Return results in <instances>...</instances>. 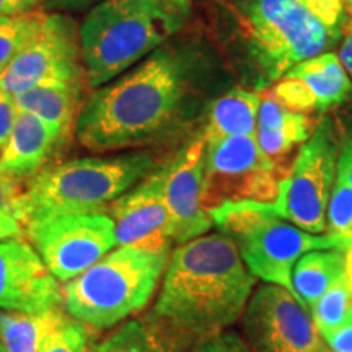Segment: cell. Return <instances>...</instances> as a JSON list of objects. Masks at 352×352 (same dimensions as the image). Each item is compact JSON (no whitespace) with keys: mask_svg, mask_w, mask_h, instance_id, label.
Returning <instances> with one entry per match:
<instances>
[{"mask_svg":"<svg viewBox=\"0 0 352 352\" xmlns=\"http://www.w3.org/2000/svg\"><path fill=\"white\" fill-rule=\"evenodd\" d=\"M327 232L347 250L352 248V188L340 176L334 179L328 202Z\"/></svg>","mask_w":352,"mask_h":352,"instance_id":"cell-26","label":"cell"},{"mask_svg":"<svg viewBox=\"0 0 352 352\" xmlns=\"http://www.w3.org/2000/svg\"><path fill=\"white\" fill-rule=\"evenodd\" d=\"M82 88V83H46L15 95V103L20 111L32 113L50 126L60 145L76 129Z\"/></svg>","mask_w":352,"mask_h":352,"instance_id":"cell-18","label":"cell"},{"mask_svg":"<svg viewBox=\"0 0 352 352\" xmlns=\"http://www.w3.org/2000/svg\"><path fill=\"white\" fill-rule=\"evenodd\" d=\"M241 78L267 90L294 65L333 51L349 16L344 0H214Z\"/></svg>","mask_w":352,"mask_h":352,"instance_id":"cell-3","label":"cell"},{"mask_svg":"<svg viewBox=\"0 0 352 352\" xmlns=\"http://www.w3.org/2000/svg\"><path fill=\"white\" fill-rule=\"evenodd\" d=\"M340 131V157H338L336 176L344 179L352 188V114L341 122Z\"/></svg>","mask_w":352,"mask_h":352,"instance_id":"cell-29","label":"cell"},{"mask_svg":"<svg viewBox=\"0 0 352 352\" xmlns=\"http://www.w3.org/2000/svg\"><path fill=\"white\" fill-rule=\"evenodd\" d=\"M315 126L305 113L292 111L270 91L261 98L254 138L264 155L283 168L284 160L310 139Z\"/></svg>","mask_w":352,"mask_h":352,"instance_id":"cell-17","label":"cell"},{"mask_svg":"<svg viewBox=\"0 0 352 352\" xmlns=\"http://www.w3.org/2000/svg\"><path fill=\"white\" fill-rule=\"evenodd\" d=\"M283 168L264 155L254 135L208 140L202 206L209 210L236 201L272 202Z\"/></svg>","mask_w":352,"mask_h":352,"instance_id":"cell-9","label":"cell"},{"mask_svg":"<svg viewBox=\"0 0 352 352\" xmlns=\"http://www.w3.org/2000/svg\"><path fill=\"white\" fill-rule=\"evenodd\" d=\"M191 0H103L80 25L85 87L122 76L186 25Z\"/></svg>","mask_w":352,"mask_h":352,"instance_id":"cell-4","label":"cell"},{"mask_svg":"<svg viewBox=\"0 0 352 352\" xmlns=\"http://www.w3.org/2000/svg\"><path fill=\"white\" fill-rule=\"evenodd\" d=\"M59 145L54 132L32 113L20 111L10 139L0 155V173L15 179L36 176Z\"/></svg>","mask_w":352,"mask_h":352,"instance_id":"cell-16","label":"cell"},{"mask_svg":"<svg viewBox=\"0 0 352 352\" xmlns=\"http://www.w3.org/2000/svg\"><path fill=\"white\" fill-rule=\"evenodd\" d=\"M164 164L108 206L118 246L170 252L171 219L166 208Z\"/></svg>","mask_w":352,"mask_h":352,"instance_id":"cell-14","label":"cell"},{"mask_svg":"<svg viewBox=\"0 0 352 352\" xmlns=\"http://www.w3.org/2000/svg\"><path fill=\"white\" fill-rule=\"evenodd\" d=\"M103 0H46L43 12H80L87 8L98 6Z\"/></svg>","mask_w":352,"mask_h":352,"instance_id":"cell-34","label":"cell"},{"mask_svg":"<svg viewBox=\"0 0 352 352\" xmlns=\"http://www.w3.org/2000/svg\"><path fill=\"white\" fill-rule=\"evenodd\" d=\"M63 307L60 283L32 241L21 236L0 240V310L46 314Z\"/></svg>","mask_w":352,"mask_h":352,"instance_id":"cell-13","label":"cell"},{"mask_svg":"<svg viewBox=\"0 0 352 352\" xmlns=\"http://www.w3.org/2000/svg\"><path fill=\"white\" fill-rule=\"evenodd\" d=\"M310 316L314 320L320 336L334 329L346 327L352 321V289L346 276L329 287L318 298V302L310 308Z\"/></svg>","mask_w":352,"mask_h":352,"instance_id":"cell-25","label":"cell"},{"mask_svg":"<svg viewBox=\"0 0 352 352\" xmlns=\"http://www.w3.org/2000/svg\"><path fill=\"white\" fill-rule=\"evenodd\" d=\"M252 352H318L321 340L310 311L287 289L274 284L253 290L241 316Z\"/></svg>","mask_w":352,"mask_h":352,"instance_id":"cell-12","label":"cell"},{"mask_svg":"<svg viewBox=\"0 0 352 352\" xmlns=\"http://www.w3.org/2000/svg\"><path fill=\"white\" fill-rule=\"evenodd\" d=\"M344 7H346L347 16H349V23L352 25V0H344Z\"/></svg>","mask_w":352,"mask_h":352,"instance_id":"cell-36","label":"cell"},{"mask_svg":"<svg viewBox=\"0 0 352 352\" xmlns=\"http://www.w3.org/2000/svg\"><path fill=\"white\" fill-rule=\"evenodd\" d=\"M46 12L19 16H0V74L6 72L16 56L41 32Z\"/></svg>","mask_w":352,"mask_h":352,"instance_id":"cell-24","label":"cell"},{"mask_svg":"<svg viewBox=\"0 0 352 352\" xmlns=\"http://www.w3.org/2000/svg\"><path fill=\"white\" fill-rule=\"evenodd\" d=\"M219 232L230 236L250 272L266 284L294 294L292 271L300 256L315 250L347 248L331 235H314L279 217L271 202H223L209 210ZM296 297V296H294Z\"/></svg>","mask_w":352,"mask_h":352,"instance_id":"cell-7","label":"cell"},{"mask_svg":"<svg viewBox=\"0 0 352 352\" xmlns=\"http://www.w3.org/2000/svg\"><path fill=\"white\" fill-rule=\"evenodd\" d=\"M160 165L152 152L87 157L43 168L19 197L26 228L64 214H91L108 208Z\"/></svg>","mask_w":352,"mask_h":352,"instance_id":"cell-5","label":"cell"},{"mask_svg":"<svg viewBox=\"0 0 352 352\" xmlns=\"http://www.w3.org/2000/svg\"><path fill=\"white\" fill-rule=\"evenodd\" d=\"M321 340L333 352H352V321L346 327L321 334Z\"/></svg>","mask_w":352,"mask_h":352,"instance_id":"cell-32","label":"cell"},{"mask_svg":"<svg viewBox=\"0 0 352 352\" xmlns=\"http://www.w3.org/2000/svg\"><path fill=\"white\" fill-rule=\"evenodd\" d=\"M191 352H252L246 344L243 336L235 331H223L219 336L201 342L192 347Z\"/></svg>","mask_w":352,"mask_h":352,"instance_id":"cell-30","label":"cell"},{"mask_svg":"<svg viewBox=\"0 0 352 352\" xmlns=\"http://www.w3.org/2000/svg\"><path fill=\"white\" fill-rule=\"evenodd\" d=\"M256 280L230 236L201 235L170 254L148 318L183 352L192 349L241 320Z\"/></svg>","mask_w":352,"mask_h":352,"instance_id":"cell-2","label":"cell"},{"mask_svg":"<svg viewBox=\"0 0 352 352\" xmlns=\"http://www.w3.org/2000/svg\"><path fill=\"white\" fill-rule=\"evenodd\" d=\"M51 274L67 284L118 246L107 212L64 214L25 228Z\"/></svg>","mask_w":352,"mask_h":352,"instance_id":"cell-10","label":"cell"},{"mask_svg":"<svg viewBox=\"0 0 352 352\" xmlns=\"http://www.w3.org/2000/svg\"><path fill=\"white\" fill-rule=\"evenodd\" d=\"M338 157L340 131L331 116H323L277 184V196L271 202L274 212L314 235L327 232V210L336 179Z\"/></svg>","mask_w":352,"mask_h":352,"instance_id":"cell-8","label":"cell"},{"mask_svg":"<svg viewBox=\"0 0 352 352\" xmlns=\"http://www.w3.org/2000/svg\"><path fill=\"white\" fill-rule=\"evenodd\" d=\"M261 95L246 88H232L208 107L204 135L215 140L235 135H254Z\"/></svg>","mask_w":352,"mask_h":352,"instance_id":"cell-20","label":"cell"},{"mask_svg":"<svg viewBox=\"0 0 352 352\" xmlns=\"http://www.w3.org/2000/svg\"><path fill=\"white\" fill-rule=\"evenodd\" d=\"M349 287L352 289V248L346 252V272H344Z\"/></svg>","mask_w":352,"mask_h":352,"instance_id":"cell-35","label":"cell"},{"mask_svg":"<svg viewBox=\"0 0 352 352\" xmlns=\"http://www.w3.org/2000/svg\"><path fill=\"white\" fill-rule=\"evenodd\" d=\"M46 0H0V16H19L38 12Z\"/></svg>","mask_w":352,"mask_h":352,"instance_id":"cell-33","label":"cell"},{"mask_svg":"<svg viewBox=\"0 0 352 352\" xmlns=\"http://www.w3.org/2000/svg\"><path fill=\"white\" fill-rule=\"evenodd\" d=\"M63 315V310L46 314L0 310V338L7 352H39L44 336L54 328Z\"/></svg>","mask_w":352,"mask_h":352,"instance_id":"cell-22","label":"cell"},{"mask_svg":"<svg viewBox=\"0 0 352 352\" xmlns=\"http://www.w3.org/2000/svg\"><path fill=\"white\" fill-rule=\"evenodd\" d=\"M46 83H85L80 26L65 13L46 12L41 32L0 74V88L13 96Z\"/></svg>","mask_w":352,"mask_h":352,"instance_id":"cell-11","label":"cell"},{"mask_svg":"<svg viewBox=\"0 0 352 352\" xmlns=\"http://www.w3.org/2000/svg\"><path fill=\"white\" fill-rule=\"evenodd\" d=\"M0 352H7V349H6V344H3L2 338H0Z\"/></svg>","mask_w":352,"mask_h":352,"instance_id":"cell-38","label":"cell"},{"mask_svg":"<svg viewBox=\"0 0 352 352\" xmlns=\"http://www.w3.org/2000/svg\"><path fill=\"white\" fill-rule=\"evenodd\" d=\"M318 352H333V351L329 349L328 346H324V342L321 341V344H320V349H318Z\"/></svg>","mask_w":352,"mask_h":352,"instance_id":"cell-37","label":"cell"},{"mask_svg":"<svg viewBox=\"0 0 352 352\" xmlns=\"http://www.w3.org/2000/svg\"><path fill=\"white\" fill-rule=\"evenodd\" d=\"M208 60L191 44H164L83 101L76 135L91 152L160 144L199 111Z\"/></svg>","mask_w":352,"mask_h":352,"instance_id":"cell-1","label":"cell"},{"mask_svg":"<svg viewBox=\"0 0 352 352\" xmlns=\"http://www.w3.org/2000/svg\"><path fill=\"white\" fill-rule=\"evenodd\" d=\"M39 352H90L88 327L64 314L44 336Z\"/></svg>","mask_w":352,"mask_h":352,"instance_id":"cell-27","label":"cell"},{"mask_svg":"<svg viewBox=\"0 0 352 352\" xmlns=\"http://www.w3.org/2000/svg\"><path fill=\"white\" fill-rule=\"evenodd\" d=\"M91 352H183L148 318L127 321Z\"/></svg>","mask_w":352,"mask_h":352,"instance_id":"cell-23","label":"cell"},{"mask_svg":"<svg viewBox=\"0 0 352 352\" xmlns=\"http://www.w3.org/2000/svg\"><path fill=\"white\" fill-rule=\"evenodd\" d=\"M206 144L204 131H199L164 164V195L171 219V239L176 245L206 235L214 226L202 206Z\"/></svg>","mask_w":352,"mask_h":352,"instance_id":"cell-15","label":"cell"},{"mask_svg":"<svg viewBox=\"0 0 352 352\" xmlns=\"http://www.w3.org/2000/svg\"><path fill=\"white\" fill-rule=\"evenodd\" d=\"M285 76L300 80L315 100L316 113L340 107L352 94V80L340 56L329 51L294 65Z\"/></svg>","mask_w":352,"mask_h":352,"instance_id":"cell-19","label":"cell"},{"mask_svg":"<svg viewBox=\"0 0 352 352\" xmlns=\"http://www.w3.org/2000/svg\"><path fill=\"white\" fill-rule=\"evenodd\" d=\"M346 272V252L341 250H315L300 256L292 271L294 296L303 307L310 308L318 302L331 285Z\"/></svg>","mask_w":352,"mask_h":352,"instance_id":"cell-21","label":"cell"},{"mask_svg":"<svg viewBox=\"0 0 352 352\" xmlns=\"http://www.w3.org/2000/svg\"><path fill=\"white\" fill-rule=\"evenodd\" d=\"M23 192L20 179L0 173V240L25 233L19 214V197Z\"/></svg>","mask_w":352,"mask_h":352,"instance_id":"cell-28","label":"cell"},{"mask_svg":"<svg viewBox=\"0 0 352 352\" xmlns=\"http://www.w3.org/2000/svg\"><path fill=\"white\" fill-rule=\"evenodd\" d=\"M16 114H19V108H16L15 96L0 88V155L10 139Z\"/></svg>","mask_w":352,"mask_h":352,"instance_id":"cell-31","label":"cell"},{"mask_svg":"<svg viewBox=\"0 0 352 352\" xmlns=\"http://www.w3.org/2000/svg\"><path fill=\"white\" fill-rule=\"evenodd\" d=\"M170 252L120 246L63 289L64 310L91 329H109L151 302Z\"/></svg>","mask_w":352,"mask_h":352,"instance_id":"cell-6","label":"cell"}]
</instances>
